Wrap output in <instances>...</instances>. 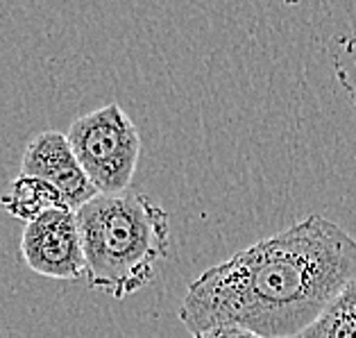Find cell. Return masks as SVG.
<instances>
[{"label":"cell","mask_w":356,"mask_h":338,"mask_svg":"<svg viewBox=\"0 0 356 338\" xmlns=\"http://www.w3.org/2000/svg\"><path fill=\"white\" fill-rule=\"evenodd\" d=\"M356 280V239L311 214L257 241L188 284L179 320L191 334L243 327L261 338L302 336Z\"/></svg>","instance_id":"cell-1"},{"label":"cell","mask_w":356,"mask_h":338,"mask_svg":"<svg viewBox=\"0 0 356 338\" xmlns=\"http://www.w3.org/2000/svg\"><path fill=\"white\" fill-rule=\"evenodd\" d=\"M86 284L123 300L152 282L170 248L168 211L145 193L95 195L75 211Z\"/></svg>","instance_id":"cell-2"},{"label":"cell","mask_w":356,"mask_h":338,"mask_svg":"<svg viewBox=\"0 0 356 338\" xmlns=\"http://www.w3.org/2000/svg\"><path fill=\"white\" fill-rule=\"evenodd\" d=\"M68 143L100 195L129 191L141 157V134L125 109L111 102L73 120Z\"/></svg>","instance_id":"cell-3"},{"label":"cell","mask_w":356,"mask_h":338,"mask_svg":"<svg viewBox=\"0 0 356 338\" xmlns=\"http://www.w3.org/2000/svg\"><path fill=\"white\" fill-rule=\"evenodd\" d=\"M21 255L30 271L53 280H77L86 273L77 216L71 209L48 211L25 225Z\"/></svg>","instance_id":"cell-4"},{"label":"cell","mask_w":356,"mask_h":338,"mask_svg":"<svg viewBox=\"0 0 356 338\" xmlns=\"http://www.w3.org/2000/svg\"><path fill=\"white\" fill-rule=\"evenodd\" d=\"M21 175L39 177L53 184L62 193L71 211L82 209L86 202L100 195L89 177L84 175L80 161L68 143V136L55 132V129H43L28 141L21 161Z\"/></svg>","instance_id":"cell-5"},{"label":"cell","mask_w":356,"mask_h":338,"mask_svg":"<svg viewBox=\"0 0 356 338\" xmlns=\"http://www.w3.org/2000/svg\"><path fill=\"white\" fill-rule=\"evenodd\" d=\"M0 204L7 214L23 220L25 225L46 216L48 211L68 209L62 193L53 184L30 175L14 177L7 193L0 195Z\"/></svg>","instance_id":"cell-6"},{"label":"cell","mask_w":356,"mask_h":338,"mask_svg":"<svg viewBox=\"0 0 356 338\" xmlns=\"http://www.w3.org/2000/svg\"><path fill=\"white\" fill-rule=\"evenodd\" d=\"M302 338H356V280L329 302Z\"/></svg>","instance_id":"cell-7"},{"label":"cell","mask_w":356,"mask_h":338,"mask_svg":"<svg viewBox=\"0 0 356 338\" xmlns=\"http://www.w3.org/2000/svg\"><path fill=\"white\" fill-rule=\"evenodd\" d=\"M193 338H225V334H222L220 327H213V329H207V332L195 334Z\"/></svg>","instance_id":"cell-8"},{"label":"cell","mask_w":356,"mask_h":338,"mask_svg":"<svg viewBox=\"0 0 356 338\" xmlns=\"http://www.w3.org/2000/svg\"><path fill=\"white\" fill-rule=\"evenodd\" d=\"M291 338H302V336H291Z\"/></svg>","instance_id":"cell-9"}]
</instances>
